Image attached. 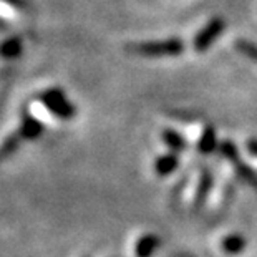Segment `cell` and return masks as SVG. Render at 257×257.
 <instances>
[{
  "mask_svg": "<svg viewBox=\"0 0 257 257\" xmlns=\"http://www.w3.org/2000/svg\"><path fill=\"white\" fill-rule=\"evenodd\" d=\"M247 150H249L250 153H252V155L257 156V141H255V140L249 141V143H247Z\"/></svg>",
  "mask_w": 257,
  "mask_h": 257,
  "instance_id": "7c38bea8",
  "label": "cell"
},
{
  "mask_svg": "<svg viewBox=\"0 0 257 257\" xmlns=\"http://www.w3.org/2000/svg\"><path fill=\"white\" fill-rule=\"evenodd\" d=\"M224 29H226V22L222 19H212L209 24H207L204 29H202L198 35H196L193 45L196 52H206L212 43L217 40Z\"/></svg>",
  "mask_w": 257,
  "mask_h": 257,
  "instance_id": "7a4b0ae2",
  "label": "cell"
},
{
  "mask_svg": "<svg viewBox=\"0 0 257 257\" xmlns=\"http://www.w3.org/2000/svg\"><path fill=\"white\" fill-rule=\"evenodd\" d=\"M209 186H211V176L207 178V174L204 178H202V181H201V188H199V198H198V201L201 202L202 199H204V196H206V193H207V189H209Z\"/></svg>",
  "mask_w": 257,
  "mask_h": 257,
  "instance_id": "8fae6325",
  "label": "cell"
},
{
  "mask_svg": "<svg viewBox=\"0 0 257 257\" xmlns=\"http://www.w3.org/2000/svg\"><path fill=\"white\" fill-rule=\"evenodd\" d=\"M236 48L239 53H242L244 57H247L250 60L257 62V45L249 40H237L236 43Z\"/></svg>",
  "mask_w": 257,
  "mask_h": 257,
  "instance_id": "9c48e42d",
  "label": "cell"
},
{
  "mask_svg": "<svg viewBox=\"0 0 257 257\" xmlns=\"http://www.w3.org/2000/svg\"><path fill=\"white\" fill-rule=\"evenodd\" d=\"M221 151H222L224 156L229 158V160H236V158H237L236 146H234L232 143H229V141H224V143L221 145Z\"/></svg>",
  "mask_w": 257,
  "mask_h": 257,
  "instance_id": "30bf717a",
  "label": "cell"
},
{
  "mask_svg": "<svg viewBox=\"0 0 257 257\" xmlns=\"http://www.w3.org/2000/svg\"><path fill=\"white\" fill-rule=\"evenodd\" d=\"M176 168H178V158L174 155L161 156V158H158L156 163H155V171L160 174V176L171 174Z\"/></svg>",
  "mask_w": 257,
  "mask_h": 257,
  "instance_id": "5b68a950",
  "label": "cell"
},
{
  "mask_svg": "<svg viewBox=\"0 0 257 257\" xmlns=\"http://www.w3.org/2000/svg\"><path fill=\"white\" fill-rule=\"evenodd\" d=\"M43 98H45L47 106L50 108L57 116H62V118H72L73 116V106L65 100V96L60 91L52 90V91H48Z\"/></svg>",
  "mask_w": 257,
  "mask_h": 257,
  "instance_id": "3957f363",
  "label": "cell"
},
{
  "mask_svg": "<svg viewBox=\"0 0 257 257\" xmlns=\"http://www.w3.org/2000/svg\"><path fill=\"white\" fill-rule=\"evenodd\" d=\"M128 48L131 52L145 57H173L179 55L184 50V43L179 38H169V40L138 43V45H131Z\"/></svg>",
  "mask_w": 257,
  "mask_h": 257,
  "instance_id": "6da1fadb",
  "label": "cell"
},
{
  "mask_svg": "<svg viewBox=\"0 0 257 257\" xmlns=\"http://www.w3.org/2000/svg\"><path fill=\"white\" fill-rule=\"evenodd\" d=\"M217 145L216 141V130L212 126H207L204 130V133L201 136V141H199V151L204 153V155H209L211 151H214V148Z\"/></svg>",
  "mask_w": 257,
  "mask_h": 257,
  "instance_id": "8992f818",
  "label": "cell"
},
{
  "mask_svg": "<svg viewBox=\"0 0 257 257\" xmlns=\"http://www.w3.org/2000/svg\"><path fill=\"white\" fill-rule=\"evenodd\" d=\"M163 141L171 148L173 151H181L186 148V141L184 138L179 133H176V131L173 130H166L165 133H163Z\"/></svg>",
  "mask_w": 257,
  "mask_h": 257,
  "instance_id": "ba28073f",
  "label": "cell"
},
{
  "mask_svg": "<svg viewBox=\"0 0 257 257\" xmlns=\"http://www.w3.org/2000/svg\"><path fill=\"white\" fill-rule=\"evenodd\" d=\"M244 247H245V240L239 234H232V236H227L222 240V249L227 254H239L242 252Z\"/></svg>",
  "mask_w": 257,
  "mask_h": 257,
  "instance_id": "52a82bcc",
  "label": "cell"
},
{
  "mask_svg": "<svg viewBox=\"0 0 257 257\" xmlns=\"http://www.w3.org/2000/svg\"><path fill=\"white\" fill-rule=\"evenodd\" d=\"M158 244H160L158 236H155V234H146V236L141 237L138 240V244H136V255L138 257H150L156 250Z\"/></svg>",
  "mask_w": 257,
  "mask_h": 257,
  "instance_id": "277c9868",
  "label": "cell"
}]
</instances>
